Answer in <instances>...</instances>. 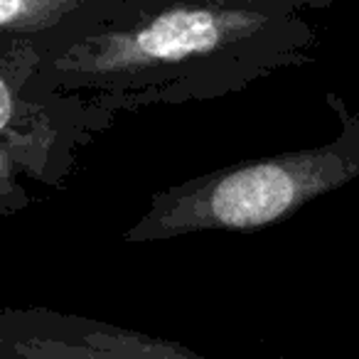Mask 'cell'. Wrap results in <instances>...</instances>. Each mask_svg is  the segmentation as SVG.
Here are the masks:
<instances>
[{"label":"cell","instance_id":"obj_2","mask_svg":"<svg viewBox=\"0 0 359 359\" xmlns=\"http://www.w3.org/2000/svg\"><path fill=\"white\" fill-rule=\"evenodd\" d=\"M339 130L327 143L239 160L155 192L145 215L121 239L168 241L207 231H261L305 205L359 180V114L327 91Z\"/></svg>","mask_w":359,"mask_h":359},{"label":"cell","instance_id":"obj_5","mask_svg":"<svg viewBox=\"0 0 359 359\" xmlns=\"http://www.w3.org/2000/svg\"><path fill=\"white\" fill-rule=\"evenodd\" d=\"M133 0H0V40H30L52 55L118 20Z\"/></svg>","mask_w":359,"mask_h":359},{"label":"cell","instance_id":"obj_3","mask_svg":"<svg viewBox=\"0 0 359 359\" xmlns=\"http://www.w3.org/2000/svg\"><path fill=\"white\" fill-rule=\"evenodd\" d=\"M118 116L81 91L22 96L15 72L0 67V160L30 180L62 187L79 150L114 128Z\"/></svg>","mask_w":359,"mask_h":359},{"label":"cell","instance_id":"obj_4","mask_svg":"<svg viewBox=\"0 0 359 359\" xmlns=\"http://www.w3.org/2000/svg\"><path fill=\"white\" fill-rule=\"evenodd\" d=\"M0 359H217L177 339L50 308L0 313Z\"/></svg>","mask_w":359,"mask_h":359},{"label":"cell","instance_id":"obj_6","mask_svg":"<svg viewBox=\"0 0 359 359\" xmlns=\"http://www.w3.org/2000/svg\"><path fill=\"white\" fill-rule=\"evenodd\" d=\"M200 3H215V6L293 15V13H300V11H327V8H332L334 0H200Z\"/></svg>","mask_w":359,"mask_h":359},{"label":"cell","instance_id":"obj_1","mask_svg":"<svg viewBox=\"0 0 359 359\" xmlns=\"http://www.w3.org/2000/svg\"><path fill=\"white\" fill-rule=\"evenodd\" d=\"M318 45L300 13H261L200 0H133L118 20L45 52L30 40H0V67L20 94L81 91L116 114L215 101L288 67Z\"/></svg>","mask_w":359,"mask_h":359}]
</instances>
